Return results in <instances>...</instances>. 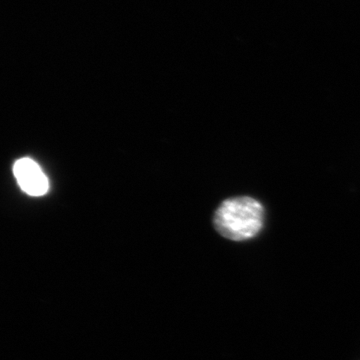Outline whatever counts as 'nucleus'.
I'll use <instances>...</instances> for the list:
<instances>
[{
  "mask_svg": "<svg viewBox=\"0 0 360 360\" xmlns=\"http://www.w3.org/2000/svg\"><path fill=\"white\" fill-rule=\"evenodd\" d=\"M264 224V208L259 201L248 196L224 200L213 217L215 229L233 241L255 238Z\"/></svg>",
  "mask_w": 360,
  "mask_h": 360,
  "instance_id": "obj_1",
  "label": "nucleus"
},
{
  "mask_svg": "<svg viewBox=\"0 0 360 360\" xmlns=\"http://www.w3.org/2000/svg\"><path fill=\"white\" fill-rule=\"evenodd\" d=\"M13 174L20 188L32 196H41L49 191V181L39 165L32 158H20L14 163Z\"/></svg>",
  "mask_w": 360,
  "mask_h": 360,
  "instance_id": "obj_2",
  "label": "nucleus"
}]
</instances>
